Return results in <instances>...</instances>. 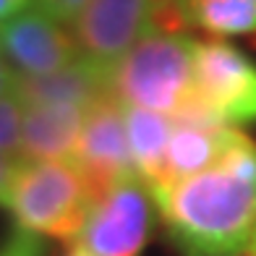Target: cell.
<instances>
[{
    "mask_svg": "<svg viewBox=\"0 0 256 256\" xmlns=\"http://www.w3.org/2000/svg\"><path fill=\"white\" fill-rule=\"evenodd\" d=\"M71 162L84 178L92 202H97L115 180L136 172L126 134V112L112 94L86 110Z\"/></svg>",
    "mask_w": 256,
    "mask_h": 256,
    "instance_id": "cell-7",
    "label": "cell"
},
{
    "mask_svg": "<svg viewBox=\"0 0 256 256\" xmlns=\"http://www.w3.org/2000/svg\"><path fill=\"white\" fill-rule=\"evenodd\" d=\"M246 136L236 126L217 120H186L176 118L168 149V178L165 183L191 178L202 170L214 168L220 160ZM162 183V186H165Z\"/></svg>",
    "mask_w": 256,
    "mask_h": 256,
    "instance_id": "cell-9",
    "label": "cell"
},
{
    "mask_svg": "<svg viewBox=\"0 0 256 256\" xmlns=\"http://www.w3.org/2000/svg\"><path fill=\"white\" fill-rule=\"evenodd\" d=\"M176 118L225 126L256 120V66L225 42H199L194 97Z\"/></svg>",
    "mask_w": 256,
    "mask_h": 256,
    "instance_id": "cell-4",
    "label": "cell"
},
{
    "mask_svg": "<svg viewBox=\"0 0 256 256\" xmlns=\"http://www.w3.org/2000/svg\"><path fill=\"white\" fill-rule=\"evenodd\" d=\"M44 254H48V246H44L42 236L24 228H16L0 240V256H44Z\"/></svg>",
    "mask_w": 256,
    "mask_h": 256,
    "instance_id": "cell-15",
    "label": "cell"
},
{
    "mask_svg": "<svg viewBox=\"0 0 256 256\" xmlns=\"http://www.w3.org/2000/svg\"><path fill=\"white\" fill-rule=\"evenodd\" d=\"M0 52L18 78L50 76L81 55L71 26L40 3L0 24Z\"/></svg>",
    "mask_w": 256,
    "mask_h": 256,
    "instance_id": "cell-6",
    "label": "cell"
},
{
    "mask_svg": "<svg viewBox=\"0 0 256 256\" xmlns=\"http://www.w3.org/2000/svg\"><path fill=\"white\" fill-rule=\"evenodd\" d=\"M154 222V199L136 172L115 180L92 204L86 225L74 240L94 256H138Z\"/></svg>",
    "mask_w": 256,
    "mask_h": 256,
    "instance_id": "cell-5",
    "label": "cell"
},
{
    "mask_svg": "<svg viewBox=\"0 0 256 256\" xmlns=\"http://www.w3.org/2000/svg\"><path fill=\"white\" fill-rule=\"evenodd\" d=\"M34 3H37V0H0V24L8 21V18H14L16 14H21V10H26Z\"/></svg>",
    "mask_w": 256,
    "mask_h": 256,
    "instance_id": "cell-19",
    "label": "cell"
},
{
    "mask_svg": "<svg viewBox=\"0 0 256 256\" xmlns=\"http://www.w3.org/2000/svg\"><path fill=\"white\" fill-rule=\"evenodd\" d=\"M180 3H183V0H180Z\"/></svg>",
    "mask_w": 256,
    "mask_h": 256,
    "instance_id": "cell-22",
    "label": "cell"
},
{
    "mask_svg": "<svg viewBox=\"0 0 256 256\" xmlns=\"http://www.w3.org/2000/svg\"><path fill=\"white\" fill-rule=\"evenodd\" d=\"M24 168V160L16 154L0 152V206H10V196H14V186L18 180V172Z\"/></svg>",
    "mask_w": 256,
    "mask_h": 256,
    "instance_id": "cell-16",
    "label": "cell"
},
{
    "mask_svg": "<svg viewBox=\"0 0 256 256\" xmlns=\"http://www.w3.org/2000/svg\"><path fill=\"white\" fill-rule=\"evenodd\" d=\"M123 112H126V134L136 176L152 191L168 178V149L176 118L144 108H126V104Z\"/></svg>",
    "mask_w": 256,
    "mask_h": 256,
    "instance_id": "cell-12",
    "label": "cell"
},
{
    "mask_svg": "<svg viewBox=\"0 0 256 256\" xmlns=\"http://www.w3.org/2000/svg\"><path fill=\"white\" fill-rule=\"evenodd\" d=\"M18 92L26 104H60V108L89 110L110 97V68L78 55L71 66L50 76L18 78Z\"/></svg>",
    "mask_w": 256,
    "mask_h": 256,
    "instance_id": "cell-10",
    "label": "cell"
},
{
    "mask_svg": "<svg viewBox=\"0 0 256 256\" xmlns=\"http://www.w3.org/2000/svg\"><path fill=\"white\" fill-rule=\"evenodd\" d=\"M196 40L152 29L110 68V94L126 108L176 115L194 97Z\"/></svg>",
    "mask_w": 256,
    "mask_h": 256,
    "instance_id": "cell-2",
    "label": "cell"
},
{
    "mask_svg": "<svg viewBox=\"0 0 256 256\" xmlns=\"http://www.w3.org/2000/svg\"><path fill=\"white\" fill-rule=\"evenodd\" d=\"M154 0H86L71 21L84 58L112 68L146 32H152Z\"/></svg>",
    "mask_w": 256,
    "mask_h": 256,
    "instance_id": "cell-8",
    "label": "cell"
},
{
    "mask_svg": "<svg viewBox=\"0 0 256 256\" xmlns=\"http://www.w3.org/2000/svg\"><path fill=\"white\" fill-rule=\"evenodd\" d=\"M248 251H251V256H256V236H254V240H251V246H248Z\"/></svg>",
    "mask_w": 256,
    "mask_h": 256,
    "instance_id": "cell-21",
    "label": "cell"
},
{
    "mask_svg": "<svg viewBox=\"0 0 256 256\" xmlns=\"http://www.w3.org/2000/svg\"><path fill=\"white\" fill-rule=\"evenodd\" d=\"M66 256H94V254H92V251H86L84 246H78V243H76V246H74L71 251H68Z\"/></svg>",
    "mask_w": 256,
    "mask_h": 256,
    "instance_id": "cell-20",
    "label": "cell"
},
{
    "mask_svg": "<svg viewBox=\"0 0 256 256\" xmlns=\"http://www.w3.org/2000/svg\"><path fill=\"white\" fill-rule=\"evenodd\" d=\"M149 194L183 256H238L256 236V142L243 136L214 168Z\"/></svg>",
    "mask_w": 256,
    "mask_h": 256,
    "instance_id": "cell-1",
    "label": "cell"
},
{
    "mask_svg": "<svg viewBox=\"0 0 256 256\" xmlns=\"http://www.w3.org/2000/svg\"><path fill=\"white\" fill-rule=\"evenodd\" d=\"M86 110L60 104H26L21 128V157L34 160H71Z\"/></svg>",
    "mask_w": 256,
    "mask_h": 256,
    "instance_id": "cell-11",
    "label": "cell"
},
{
    "mask_svg": "<svg viewBox=\"0 0 256 256\" xmlns=\"http://www.w3.org/2000/svg\"><path fill=\"white\" fill-rule=\"evenodd\" d=\"M188 26L214 37H240L256 32V0H183Z\"/></svg>",
    "mask_w": 256,
    "mask_h": 256,
    "instance_id": "cell-13",
    "label": "cell"
},
{
    "mask_svg": "<svg viewBox=\"0 0 256 256\" xmlns=\"http://www.w3.org/2000/svg\"><path fill=\"white\" fill-rule=\"evenodd\" d=\"M92 204V194L71 160H24L8 209L18 228L74 243Z\"/></svg>",
    "mask_w": 256,
    "mask_h": 256,
    "instance_id": "cell-3",
    "label": "cell"
},
{
    "mask_svg": "<svg viewBox=\"0 0 256 256\" xmlns=\"http://www.w3.org/2000/svg\"><path fill=\"white\" fill-rule=\"evenodd\" d=\"M24 110L26 102L21 92L0 97V152L21 157V128H24ZM24 160V157H21Z\"/></svg>",
    "mask_w": 256,
    "mask_h": 256,
    "instance_id": "cell-14",
    "label": "cell"
},
{
    "mask_svg": "<svg viewBox=\"0 0 256 256\" xmlns=\"http://www.w3.org/2000/svg\"><path fill=\"white\" fill-rule=\"evenodd\" d=\"M16 89H18V74L14 71V66L6 60V55L0 52V97H6Z\"/></svg>",
    "mask_w": 256,
    "mask_h": 256,
    "instance_id": "cell-18",
    "label": "cell"
},
{
    "mask_svg": "<svg viewBox=\"0 0 256 256\" xmlns=\"http://www.w3.org/2000/svg\"><path fill=\"white\" fill-rule=\"evenodd\" d=\"M40 6H44L55 18H60L63 24L71 26V21L78 16V10L84 8L86 0H37Z\"/></svg>",
    "mask_w": 256,
    "mask_h": 256,
    "instance_id": "cell-17",
    "label": "cell"
}]
</instances>
